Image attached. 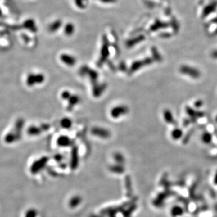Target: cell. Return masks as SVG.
I'll return each mask as SVG.
<instances>
[{
	"instance_id": "obj_5",
	"label": "cell",
	"mask_w": 217,
	"mask_h": 217,
	"mask_svg": "<svg viewBox=\"0 0 217 217\" xmlns=\"http://www.w3.org/2000/svg\"><path fill=\"white\" fill-rule=\"evenodd\" d=\"M151 62H152V61L150 59H145L142 61L136 62L135 63H134L132 65V70L133 71H136V70H138L139 68H140L141 67H142V66H143L144 65L145 66V65H149V64L151 63Z\"/></svg>"
},
{
	"instance_id": "obj_4",
	"label": "cell",
	"mask_w": 217,
	"mask_h": 217,
	"mask_svg": "<svg viewBox=\"0 0 217 217\" xmlns=\"http://www.w3.org/2000/svg\"><path fill=\"white\" fill-rule=\"evenodd\" d=\"M93 134H95L96 136H100L101 138H106L109 136V132L107 131V130H105L101 128H95L93 130Z\"/></svg>"
},
{
	"instance_id": "obj_15",
	"label": "cell",
	"mask_w": 217,
	"mask_h": 217,
	"mask_svg": "<svg viewBox=\"0 0 217 217\" xmlns=\"http://www.w3.org/2000/svg\"><path fill=\"white\" fill-rule=\"evenodd\" d=\"M100 1H102L104 2H113L115 1V0H100Z\"/></svg>"
},
{
	"instance_id": "obj_1",
	"label": "cell",
	"mask_w": 217,
	"mask_h": 217,
	"mask_svg": "<svg viewBox=\"0 0 217 217\" xmlns=\"http://www.w3.org/2000/svg\"><path fill=\"white\" fill-rule=\"evenodd\" d=\"M180 71L181 73L190 76L193 79H198L200 77L201 73L198 70L194 67H191L188 65H183L180 68Z\"/></svg>"
},
{
	"instance_id": "obj_6",
	"label": "cell",
	"mask_w": 217,
	"mask_h": 217,
	"mask_svg": "<svg viewBox=\"0 0 217 217\" xmlns=\"http://www.w3.org/2000/svg\"><path fill=\"white\" fill-rule=\"evenodd\" d=\"M164 117L166 122L170 124H173L175 123V121L173 117L172 114L168 110H165L164 112Z\"/></svg>"
},
{
	"instance_id": "obj_2",
	"label": "cell",
	"mask_w": 217,
	"mask_h": 217,
	"mask_svg": "<svg viewBox=\"0 0 217 217\" xmlns=\"http://www.w3.org/2000/svg\"><path fill=\"white\" fill-rule=\"evenodd\" d=\"M128 112V109L124 106H121L115 107L112 111V116L114 118H118Z\"/></svg>"
},
{
	"instance_id": "obj_11",
	"label": "cell",
	"mask_w": 217,
	"mask_h": 217,
	"mask_svg": "<svg viewBox=\"0 0 217 217\" xmlns=\"http://www.w3.org/2000/svg\"><path fill=\"white\" fill-rule=\"evenodd\" d=\"M71 124H72V122L71 121V120L67 118L62 120L61 121L62 127L65 129H69L71 126Z\"/></svg>"
},
{
	"instance_id": "obj_9",
	"label": "cell",
	"mask_w": 217,
	"mask_h": 217,
	"mask_svg": "<svg viewBox=\"0 0 217 217\" xmlns=\"http://www.w3.org/2000/svg\"><path fill=\"white\" fill-rule=\"evenodd\" d=\"M74 31V27L71 24H68L65 28V32L66 35H71Z\"/></svg>"
},
{
	"instance_id": "obj_3",
	"label": "cell",
	"mask_w": 217,
	"mask_h": 217,
	"mask_svg": "<svg viewBox=\"0 0 217 217\" xmlns=\"http://www.w3.org/2000/svg\"><path fill=\"white\" fill-rule=\"evenodd\" d=\"M61 59L62 60V62H63L64 63H65L69 66L74 65L76 62L75 59L73 56H71L68 55V54H62V56H61Z\"/></svg>"
},
{
	"instance_id": "obj_16",
	"label": "cell",
	"mask_w": 217,
	"mask_h": 217,
	"mask_svg": "<svg viewBox=\"0 0 217 217\" xmlns=\"http://www.w3.org/2000/svg\"><path fill=\"white\" fill-rule=\"evenodd\" d=\"M212 56H213V57H215V58H217V52H214L213 53Z\"/></svg>"
},
{
	"instance_id": "obj_8",
	"label": "cell",
	"mask_w": 217,
	"mask_h": 217,
	"mask_svg": "<svg viewBox=\"0 0 217 217\" xmlns=\"http://www.w3.org/2000/svg\"><path fill=\"white\" fill-rule=\"evenodd\" d=\"M70 142H71L70 139L68 138L65 136H62L61 138H60L58 141V143L60 144V145H62V146L68 145V144H70Z\"/></svg>"
},
{
	"instance_id": "obj_7",
	"label": "cell",
	"mask_w": 217,
	"mask_h": 217,
	"mask_svg": "<svg viewBox=\"0 0 217 217\" xmlns=\"http://www.w3.org/2000/svg\"><path fill=\"white\" fill-rule=\"evenodd\" d=\"M182 134H183L182 131L180 129H176L173 130V131L172 132L171 136L174 139H178L182 137Z\"/></svg>"
},
{
	"instance_id": "obj_17",
	"label": "cell",
	"mask_w": 217,
	"mask_h": 217,
	"mask_svg": "<svg viewBox=\"0 0 217 217\" xmlns=\"http://www.w3.org/2000/svg\"><path fill=\"white\" fill-rule=\"evenodd\" d=\"M216 121H217V117H216Z\"/></svg>"
},
{
	"instance_id": "obj_13",
	"label": "cell",
	"mask_w": 217,
	"mask_h": 217,
	"mask_svg": "<svg viewBox=\"0 0 217 217\" xmlns=\"http://www.w3.org/2000/svg\"><path fill=\"white\" fill-rule=\"evenodd\" d=\"M77 6H78L80 8H84L86 7V0H75Z\"/></svg>"
},
{
	"instance_id": "obj_12",
	"label": "cell",
	"mask_w": 217,
	"mask_h": 217,
	"mask_svg": "<svg viewBox=\"0 0 217 217\" xmlns=\"http://www.w3.org/2000/svg\"><path fill=\"white\" fill-rule=\"evenodd\" d=\"M202 140L205 143H209L212 140V136L209 133L206 132L202 136Z\"/></svg>"
},
{
	"instance_id": "obj_10",
	"label": "cell",
	"mask_w": 217,
	"mask_h": 217,
	"mask_svg": "<svg viewBox=\"0 0 217 217\" xmlns=\"http://www.w3.org/2000/svg\"><path fill=\"white\" fill-rule=\"evenodd\" d=\"M61 21L58 20V21H55L54 23L52 24L50 26V30L52 31H55L57 30L61 25Z\"/></svg>"
},
{
	"instance_id": "obj_14",
	"label": "cell",
	"mask_w": 217,
	"mask_h": 217,
	"mask_svg": "<svg viewBox=\"0 0 217 217\" xmlns=\"http://www.w3.org/2000/svg\"><path fill=\"white\" fill-rule=\"evenodd\" d=\"M202 103H202V102H201V101H198V102H197V103H195V105L197 107H198V106L199 107L200 105H201V104H202Z\"/></svg>"
}]
</instances>
